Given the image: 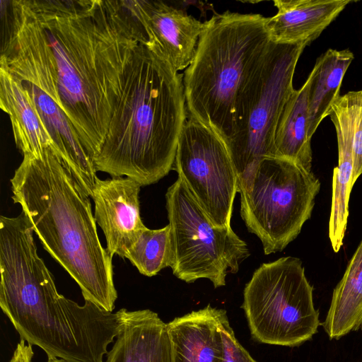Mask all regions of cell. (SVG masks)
I'll use <instances>...</instances> for the list:
<instances>
[{
	"mask_svg": "<svg viewBox=\"0 0 362 362\" xmlns=\"http://www.w3.org/2000/svg\"><path fill=\"white\" fill-rule=\"evenodd\" d=\"M8 3L10 22L0 66L18 78L28 89L54 141V152L90 197L96 170L62 109L52 53L45 31L29 0Z\"/></svg>",
	"mask_w": 362,
	"mask_h": 362,
	"instance_id": "cell-6",
	"label": "cell"
},
{
	"mask_svg": "<svg viewBox=\"0 0 362 362\" xmlns=\"http://www.w3.org/2000/svg\"><path fill=\"white\" fill-rule=\"evenodd\" d=\"M322 325L331 339L362 331V240L333 291Z\"/></svg>",
	"mask_w": 362,
	"mask_h": 362,
	"instance_id": "cell-21",
	"label": "cell"
},
{
	"mask_svg": "<svg viewBox=\"0 0 362 362\" xmlns=\"http://www.w3.org/2000/svg\"><path fill=\"white\" fill-rule=\"evenodd\" d=\"M47 362H65L64 361L60 358H48Z\"/></svg>",
	"mask_w": 362,
	"mask_h": 362,
	"instance_id": "cell-26",
	"label": "cell"
},
{
	"mask_svg": "<svg viewBox=\"0 0 362 362\" xmlns=\"http://www.w3.org/2000/svg\"><path fill=\"white\" fill-rule=\"evenodd\" d=\"M220 310L208 305L167 323L172 362H223Z\"/></svg>",
	"mask_w": 362,
	"mask_h": 362,
	"instance_id": "cell-16",
	"label": "cell"
},
{
	"mask_svg": "<svg viewBox=\"0 0 362 362\" xmlns=\"http://www.w3.org/2000/svg\"><path fill=\"white\" fill-rule=\"evenodd\" d=\"M352 0H275L277 13L267 18L270 42L294 45L311 43Z\"/></svg>",
	"mask_w": 362,
	"mask_h": 362,
	"instance_id": "cell-15",
	"label": "cell"
},
{
	"mask_svg": "<svg viewBox=\"0 0 362 362\" xmlns=\"http://www.w3.org/2000/svg\"><path fill=\"white\" fill-rule=\"evenodd\" d=\"M29 1L52 53L62 109L93 162L145 28L127 1Z\"/></svg>",
	"mask_w": 362,
	"mask_h": 362,
	"instance_id": "cell-1",
	"label": "cell"
},
{
	"mask_svg": "<svg viewBox=\"0 0 362 362\" xmlns=\"http://www.w3.org/2000/svg\"><path fill=\"white\" fill-rule=\"evenodd\" d=\"M329 117L337 140L338 165L333 170L331 211L329 220V238L334 252L343 245L349 216V202L353 175L352 139L347 117L340 98L332 105Z\"/></svg>",
	"mask_w": 362,
	"mask_h": 362,
	"instance_id": "cell-18",
	"label": "cell"
},
{
	"mask_svg": "<svg viewBox=\"0 0 362 362\" xmlns=\"http://www.w3.org/2000/svg\"><path fill=\"white\" fill-rule=\"evenodd\" d=\"M33 228L23 212L0 217V306L21 339L65 362H105L117 337L121 312L60 294L38 255Z\"/></svg>",
	"mask_w": 362,
	"mask_h": 362,
	"instance_id": "cell-2",
	"label": "cell"
},
{
	"mask_svg": "<svg viewBox=\"0 0 362 362\" xmlns=\"http://www.w3.org/2000/svg\"><path fill=\"white\" fill-rule=\"evenodd\" d=\"M142 275L151 277L171 266L173 250L169 225L159 229L145 227L125 255Z\"/></svg>",
	"mask_w": 362,
	"mask_h": 362,
	"instance_id": "cell-22",
	"label": "cell"
},
{
	"mask_svg": "<svg viewBox=\"0 0 362 362\" xmlns=\"http://www.w3.org/2000/svg\"><path fill=\"white\" fill-rule=\"evenodd\" d=\"M241 308L252 339L259 343L297 346L312 339L320 325L313 287L300 259L263 263L243 291Z\"/></svg>",
	"mask_w": 362,
	"mask_h": 362,
	"instance_id": "cell-9",
	"label": "cell"
},
{
	"mask_svg": "<svg viewBox=\"0 0 362 362\" xmlns=\"http://www.w3.org/2000/svg\"><path fill=\"white\" fill-rule=\"evenodd\" d=\"M173 170L216 226L230 227L237 174L225 143L214 132L187 119Z\"/></svg>",
	"mask_w": 362,
	"mask_h": 362,
	"instance_id": "cell-11",
	"label": "cell"
},
{
	"mask_svg": "<svg viewBox=\"0 0 362 362\" xmlns=\"http://www.w3.org/2000/svg\"><path fill=\"white\" fill-rule=\"evenodd\" d=\"M170 228L173 274L192 283L207 279L214 288L226 285L250 255L247 244L229 228L216 226L178 177L165 194Z\"/></svg>",
	"mask_w": 362,
	"mask_h": 362,
	"instance_id": "cell-10",
	"label": "cell"
},
{
	"mask_svg": "<svg viewBox=\"0 0 362 362\" xmlns=\"http://www.w3.org/2000/svg\"><path fill=\"white\" fill-rule=\"evenodd\" d=\"M219 323L223 344V362H257L238 341L223 309L220 310Z\"/></svg>",
	"mask_w": 362,
	"mask_h": 362,
	"instance_id": "cell-24",
	"label": "cell"
},
{
	"mask_svg": "<svg viewBox=\"0 0 362 362\" xmlns=\"http://www.w3.org/2000/svg\"><path fill=\"white\" fill-rule=\"evenodd\" d=\"M0 107L9 116L14 141L23 156L36 155L54 141L36 105L22 81L0 66Z\"/></svg>",
	"mask_w": 362,
	"mask_h": 362,
	"instance_id": "cell-17",
	"label": "cell"
},
{
	"mask_svg": "<svg viewBox=\"0 0 362 362\" xmlns=\"http://www.w3.org/2000/svg\"><path fill=\"white\" fill-rule=\"evenodd\" d=\"M308 77L300 88L294 90L279 119L274 135L275 157L291 160L307 171H312L311 139L308 136Z\"/></svg>",
	"mask_w": 362,
	"mask_h": 362,
	"instance_id": "cell-20",
	"label": "cell"
},
{
	"mask_svg": "<svg viewBox=\"0 0 362 362\" xmlns=\"http://www.w3.org/2000/svg\"><path fill=\"white\" fill-rule=\"evenodd\" d=\"M340 98L344 105L352 139L354 185L362 174V90L349 91Z\"/></svg>",
	"mask_w": 362,
	"mask_h": 362,
	"instance_id": "cell-23",
	"label": "cell"
},
{
	"mask_svg": "<svg viewBox=\"0 0 362 362\" xmlns=\"http://www.w3.org/2000/svg\"><path fill=\"white\" fill-rule=\"evenodd\" d=\"M354 59L349 49H328L316 60L310 73L308 136L310 139L321 122L329 115L340 97L343 78Z\"/></svg>",
	"mask_w": 362,
	"mask_h": 362,
	"instance_id": "cell-19",
	"label": "cell"
},
{
	"mask_svg": "<svg viewBox=\"0 0 362 362\" xmlns=\"http://www.w3.org/2000/svg\"><path fill=\"white\" fill-rule=\"evenodd\" d=\"M186 113L183 74L147 41L139 42L93 159L96 172L124 176L141 186L157 182L173 170Z\"/></svg>",
	"mask_w": 362,
	"mask_h": 362,
	"instance_id": "cell-3",
	"label": "cell"
},
{
	"mask_svg": "<svg viewBox=\"0 0 362 362\" xmlns=\"http://www.w3.org/2000/svg\"><path fill=\"white\" fill-rule=\"evenodd\" d=\"M309 45L270 42L237 96L233 134L226 147L236 171L239 193L259 160L275 157L277 124L295 90L293 78L298 61Z\"/></svg>",
	"mask_w": 362,
	"mask_h": 362,
	"instance_id": "cell-7",
	"label": "cell"
},
{
	"mask_svg": "<svg viewBox=\"0 0 362 362\" xmlns=\"http://www.w3.org/2000/svg\"><path fill=\"white\" fill-rule=\"evenodd\" d=\"M266 21L258 13L214 15L183 74L189 117L214 132L226 146L233 134L237 96L270 43Z\"/></svg>",
	"mask_w": 362,
	"mask_h": 362,
	"instance_id": "cell-5",
	"label": "cell"
},
{
	"mask_svg": "<svg viewBox=\"0 0 362 362\" xmlns=\"http://www.w3.org/2000/svg\"><path fill=\"white\" fill-rule=\"evenodd\" d=\"M320 189L313 172L291 160H259L240 192V215L265 255L283 250L297 238L311 216Z\"/></svg>",
	"mask_w": 362,
	"mask_h": 362,
	"instance_id": "cell-8",
	"label": "cell"
},
{
	"mask_svg": "<svg viewBox=\"0 0 362 362\" xmlns=\"http://www.w3.org/2000/svg\"><path fill=\"white\" fill-rule=\"evenodd\" d=\"M119 310V331L105 362H172L167 323L156 313Z\"/></svg>",
	"mask_w": 362,
	"mask_h": 362,
	"instance_id": "cell-14",
	"label": "cell"
},
{
	"mask_svg": "<svg viewBox=\"0 0 362 362\" xmlns=\"http://www.w3.org/2000/svg\"><path fill=\"white\" fill-rule=\"evenodd\" d=\"M149 45L176 71L186 69L196 53L205 22L163 1H132Z\"/></svg>",
	"mask_w": 362,
	"mask_h": 362,
	"instance_id": "cell-13",
	"label": "cell"
},
{
	"mask_svg": "<svg viewBox=\"0 0 362 362\" xmlns=\"http://www.w3.org/2000/svg\"><path fill=\"white\" fill-rule=\"evenodd\" d=\"M11 198L44 249L76 282L85 300L112 312L117 293L112 257L100 241L89 196L51 147L24 155L11 179Z\"/></svg>",
	"mask_w": 362,
	"mask_h": 362,
	"instance_id": "cell-4",
	"label": "cell"
},
{
	"mask_svg": "<svg viewBox=\"0 0 362 362\" xmlns=\"http://www.w3.org/2000/svg\"><path fill=\"white\" fill-rule=\"evenodd\" d=\"M141 185L129 177L95 179L91 198L94 217L103 231L106 250L122 258L146 227L140 215Z\"/></svg>",
	"mask_w": 362,
	"mask_h": 362,
	"instance_id": "cell-12",
	"label": "cell"
},
{
	"mask_svg": "<svg viewBox=\"0 0 362 362\" xmlns=\"http://www.w3.org/2000/svg\"><path fill=\"white\" fill-rule=\"evenodd\" d=\"M21 339L9 362H33L34 352L32 345Z\"/></svg>",
	"mask_w": 362,
	"mask_h": 362,
	"instance_id": "cell-25",
	"label": "cell"
}]
</instances>
